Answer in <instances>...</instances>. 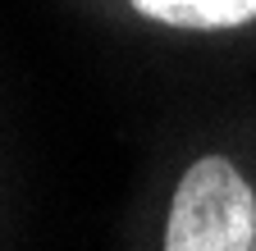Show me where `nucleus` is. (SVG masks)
Returning a JSON list of instances; mask_svg holds the SVG:
<instances>
[{
  "mask_svg": "<svg viewBox=\"0 0 256 251\" xmlns=\"http://www.w3.org/2000/svg\"><path fill=\"white\" fill-rule=\"evenodd\" d=\"M165 251H256V197L229 160L206 155L178 178Z\"/></svg>",
  "mask_w": 256,
  "mask_h": 251,
  "instance_id": "f257e3e1",
  "label": "nucleus"
},
{
  "mask_svg": "<svg viewBox=\"0 0 256 251\" xmlns=\"http://www.w3.org/2000/svg\"><path fill=\"white\" fill-rule=\"evenodd\" d=\"M146 18L174 27H238L256 18V0H133Z\"/></svg>",
  "mask_w": 256,
  "mask_h": 251,
  "instance_id": "f03ea898",
  "label": "nucleus"
}]
</instances>
